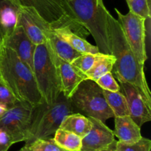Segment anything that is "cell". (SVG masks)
<instances>
[{
  "label": "cell",
  "instance_id": "cell-29",
  "mask_svg": "<svg viewBox=\"0 0 151 151\" xmlns=\"http://www.w3.org/2000/svg\"><path fill=\"white\" fill-rule=\"evenodd\" d=\"M13 144L15 143L10 134H9L6 130L0 128V146L4 147L9 149Z\"/></svg>",
  "mask_w": 151,
  "mask_h": 151
},
{
  "label": "cell",
  "instance_id": "cell-20",
  "mask_svg": "<svg viewBox=\"0 0 151 151\" xmlns=\"http://www.w3.org/2000/svg\"><path fill=\"white\" fill-rule=\"evenodd\" d=\"M55 142L66 151H81L82 138L75 133L58 128L53 136Z\"/></svg>",
  "mask_w": 151,
  "mask_h": 151
},
{
  "label": "cell",
  "instance_id": "cell-30",
  "mask_svg": "<svg viewBox=\"0 0 151 151\" xmlns=\"http://www.w3.org/2000/svg\"><path fill=\"white\" fill-rule=\"evenodd\" d=\"M116 142H117V141L114 140L111 144H109L107 147L102 150L101 151H118L117 149H116Z\"/></svg>",
  "mask_w": 151,
  "mask_h": 151
},
{
  "label": "cell",
  "instance_id": "cell-13",
  "mask_svg": "<svg viewBox=\"0 0 151 151\" xmlns=\"http://www.w3.org/2000/svg\"><path fill=\"white\" fill-rule=\"evenodd\" d=\"M1 43L13 50L18 57L32 70L33 55L36 45L29 40L21 25H18L11 35L1 41Z\"/></svg>",
  "mask_w": 151,
  "mask_h": 151
},
{
  "label": "cell",
  "instance_id": "cell-23",
  "mask_svg": "<svg viewBox=\"0 0 151 151\" xmlns=\"http://www.w3.org/2000/svg\"><path fill=\"white\" fill-rule=\"evenodd\" d=\"M24 147L28 151H66L60 147L53 138L36 139Z\"/></svg>",
  "mask_w": 151,
  "mask_h": 151
},
{
  "label": "cell",
  "instance_id": "cell-27",
  "mask_svg": "<svg viewBox=\"0 0 151 151\" xmlns=\"http://www.w3.org/2000/svg\"><path fill=\"white\" fill-rule=\"evenodd\" d=\"M19 101L0 77V105L8 108Z\"/></svg>",
  "mask_w": 151,
  "mask_h": 151
},
{
  "label": "cell",
  "instance_id": "cell-33",
  "mask_svg": "<svg viewBox=\"0 0 151 151\" xmlns=\"http://www.w3.org/2000/svg\"><path fill=\"white\" fill-rule=\"evenodd\" d=\"M1 39H0V45H1Z\"/></svg>",
  "mask_w": 151,
  "mask_h": 151
},
{
  "label": "cell",
  "instance_id": "cell-2",
  "mask_svg": "<svg viewBox=\"0 0 151 151\" xmlns=\"http://www.w3.org/2000/svg\"><path fill=\"white\" fill-rule=\"evenodd\" d=\"M0 77L19 102L35 107L43 101L32 70L2 43L0 45Z\"/></svg>",
  "mask_w": 151,
  "mask_h": 151
},
{
  "label": "cell",
  "instance_id": "cell-22",
  "mask_svg": "<svg viewBox=\"0 0 151 151\" xmlns=\"http://www.w3.org/2000/svg\"><path fill=\"white\" fill-rule=\"evenodd\" d=\"M103 94L108 105L114 115V117L129 115V110L126 99L120 91L111 92L103 90Z\"/></svg>",
  "mask_w": 151,
  "mask_h": 151
},
{
  "label": "cell",
  "instance_id": "cell-1",
  "mask_svg": "<svg viewBox=\"0 0 151 151\" xmlns=\"http://www.w3.org/2000/svg\"><path fill=\"white\" fill-rule=\"evenodd\" d=\"M111 54L115 58L111 73L119 82H128L135 86L151 103V93L142 65L125 38L120 24L110 13H108Z\"/></svg>",
  "mask_w": 151,
  "mask_h": 151
},
{
  "label": "cell",
  "instance_id": "cell-21",
  "mask_svg": "<svg viewBox=\"0 0 151 151\" xmlns=\"http://www.w3.org/2000/svg\"><path fill=\"white\" fill-rule=\"evenodd\" d=\"M115 63V58L111 54L102 53L92 68L85 73L87 79L97 81L100 77L112 71Z\"/></svg>",
  "mask_w": 151,
  "mask_h": 151
},
{
  "label": "cell",
  "instance_id": "cell-24",
  "mask_svg": "<svg viewBox=\"0 0 151 151\" xmlns=\"http://www.w3.org/2000/svg\"><path fill=\"white\" fill-rule=\"evenodd\" d=\"M116 149L118 151H150L151 141L145 137H142L134 143H125L117 141Z\"/></svg>",
  "mask_w": 151,
  "mask_h": 151
},
{
  "label": "cell",
  "instance_id": "cell-5",
  "mask_svg": "<svg viewBox=\"0 0 151 151\" xmlns=\"http://www.w3.org/2000/svg\"><path fill=\"white\" fill-rule=\"evenodd\" d=\"M32 71L43 100L48 105L55 102L61 93L60 77L55 56L47 42L35 46Z\"/></svg>",
  "mask_w": 151,
  "mask_h": 151
},
{
  "label": "cell",
  "instance_id": "cell-28",
  "mask_svg": "<svg viewBox=\"0 0 151 151\" xmlns=\"http://www.w3.org/2000/svg\"><path fill=\"white\" fill-rule=\"evenodd\" d=\"M95 82L103 90H109L111 92L119 91L120 90L119 84L116 81L111 72L107 73L105 75L102 76L97 81H95Z\"/></svg>",
  "mask_w": 151,
  "mask_h": 151
},
{
  "label": "cell",
  "instance_id": "cell-6",
  "mask_svg": "<svg viewBox=\"0 0 151 151\" xmlns=\"http://www.w3.org/2000/svg\"><path fill=\"white\" fill-rule=\"evenodd\" d=\"M69 100L72 107L81 110L88 117L97 118L103 123L109 118H114L106 102L103 90L93 80H83Z\"/></svg>",
  "mask_w": 151,
  "mask_h": 151
},
{
  "label": "cell",
  "instance_id": "cell-31",
  "mask_svg": "<svg viewBox=\"0 0 151 151\" xmlns=\"http://www.w3.org/2000/svg\"><path fill=\"white\" fill-rule=\"evenodd\" d=\"M8 150V148L0 146V151H7Z\"/></svg>",
  "mask_w": 151,
  "mask_h": 151
},
{
  "label": "cell",
  "instance_id": "cell-7",
  "mask_svg": "<svg viewBox=\"0 0 151 151\" xmlns=\"http://www.w3.org/2000/svg\"><path fill=\"white\" fill-rule=\"evenodd\" d=\"M118 22L120 24L125 38L142 65L147 59L146 49V21L147 19L129 11L126 14L115 8Z\"/></svg>",
  "mask_w": 151,
  "mask_h": 151
},
{
  "label": "cell",
  "instance_id": "cell-19",
  "mask_svg": "<svg viewBox=\"0 0 151 151\" xmlns=\"http://www.w3.org/2000/svg\"><path fill=\"white\" fill-rule=\"evenodd\" d=\"M59 128L70 131L83 138L91 130V121L89 117L86 115L73 113L63 118Z\"/></svg>",
  "mask_w": 151,
  "mask_h": 151
},
{
  "label": "cell",
  "instance_id": "cell-15",
  "mask_svg": "<svg viewBox=\"0 0 151 151\" xmlns=\"http://www.w3.org/2000/svg\"><path fill=\"white\" fill-rule=\"evenodd\" d=\"M22 5L19 0H0V39L10 36L19 23Z\"/></svg>",
  "mask_w": 151,
  "mask_h": 151
},
{
  "label": "cell",
  "instance_id": "cell-25",
  "mask_svg": "<svg viewBox=\"0 0 151 151\" xmlns=\"http://www.w3.org/2000/svg\"><path fill=\"white\" fill-rule=\"evenodd\" d=\"M102 55V53H95V54H92V53H83V54H81L72 63V65L78 68V70L81 71V72L84 73L91 69L93 67V65L95 64L97 59L100 58V56Z\"/></svg>",
  "mask_w": 151,
  "mask_h": 151
},
{
  "label": "cell",
  "instance_id": "cell-16",
  "mask_svg": "<svg viewBox=\"0 0 151 151\" xmlns=\"http://www.w3.org/2000/svg\"><path fill=\"white\" fill-rule=\"evenodd\" d=\"M114 134L119 142L134 143L139 140L142 136L141 127L131 118L130 115L114 117Z\"/></svg>",
  "mask_w": 151,
  "mask_h": 151
},
{
  "label": "cell",
  "instance_id": "cell-14",
  "mask_svg": "<svg viewBox=\"0 0 151 151\" xmlns=\"http://www.w3.org/2000/svg\"><path fill=\"white\" fill-rule=\"evenodd\" d=\"M55 56L60 77L61 93L65 97L69 99L79 84L83 80L87 79V77L72 64L61 60L55 54Z\"/></svg>",
  "mask_w": 151,
  "mask_h": 151
},
{
  "label": "cell",
  "instance_id": "cell-18",
  "mask_svg": "<svg viewBox=\"0 0 151 151\" xmlns=\"http://www.w3.org/2000/svg\"><path fill=\"white\" fill-rule=\"evenodd\" d=\"M53 53L61 60L72 63L81 53L71 47L66 41L58 36L52 30L47 36V41Z\"/></svg>",
  "mask_w": 151,
  "mask_h": 151
},
{
  "label": "cell",
  "instance_id": "cell-17",
  "mask_svg": "<svg viewBox=\"0 0 151 151\" xmlns=\"http://www.w3.org/2000/svg\"><path fill=\"white\" fill-rule=\"evenodd\" d=\"M52 30L58 36L68 43L71 47L81 54L83 53H100L96 46L88 42L85 38L78 35L68 27L52 28Z\"/></svg>",
  "mask_w": 151,
  "mask_h": 151
},
{
  "label": "cell",
  "instance_id": "cell-32",
  "mask_svg": "<svg viewBox=\"0 0 151 151\" xmlns=\"http://www.w3.org/2000/svg\"><path fill=\"white\" fill-rule=\"evenodd\" d=\"M19 151H28V150H27V148L25 147L24 146L23 147H22V148H21V149L19 150Z\"/></svg>",
  "mask_w": 151,
  "mask_h": 151
},
{
  "label": "cell",
  "instance_id": "cell-11",
  "mask_svg": "<svg viewBox=\"0 0 151 151\" xmlns=\"http://www.w3.org/2000/svg\"><path fill=\"white\" fill-rule=\"evenodd\" d=\"M119 91L124 95L128 104L129 115L140 127L151 121V103L133 84L119 82Z\"/></svg>",
  "mask_w": 151,
  "mask_h": 151
},
{
  "label": "cell",
  "instance_id": "cell-8",
  "mask_svg": "<svg viewBox=\"0 0 151 151\" xmlns=\"http://www.w3.org/2000/svg\"><path fill=\"white\" fill-rule=\"evenodd\" d=\"M32 110L33 106L19 101L0 116V128L10 134L14 143L26 140Z\"/></svg>",
  "mask_w": 151,
  "mask_h": 151
},
{
  "label": "cell",
  "instance_id": "cell-10",
  "mask_svg": "<svg viewBox=\"0 0 151 151\" xmlns=\"http://www.w3.org/2000/svg\"><path fill=\"white\" fill-rule=\"evenodd\" d=\"M18 25L22 27L35 45L45 43L47 34L52 29L51 25L43 19L35 9L23 6L21 7Z\"/></svg>",
  "mask_w": 151,
  "mask_h": 151
},
{
  "label": "cell",
  "instance_id": "cell-3",
  "mask_svg": "<svg viewBox=\"0 0 151 151\" xmlns=\"http://www.w3.org/2000/svg\"><path fill=\"white\" fill-rule=\"evenodd\" d=\"M65 12L83 27L94 38L96 47L104 54H111L108 13L103 0H62Z\"/></svg>",
  "mask_w": 151,
  "mask_h": 151
},
{
  "label": "cell",
  "instance_id": "cell-12",
  "mask_svg": "<svg viewBox=\"0 0 151 151\" xmlns=\"http://www.w3.org/2000/svg\"><path fill=\"white\" fill-rule=\"evenodd\" d=\"M91 128L82 138L81 151H101L115 140L113 130L100 120L89 117Z\"/></svg>",
  "mask_w": 151,
  "mask_h": 151
},
{
  "label": "cell",
  "instance_id": "cell-4",
  "mask_svg": "<svg viewBox=\"0 0 151 151\" xmlns=\"http://www.w3.org/2000/svg\"><path fill=\"white\" fill-rule=\"evenodd\" d=\"M74 113L69 99L60 93L55 102L48 105L44 100L33 107L25 145L36 139L52 138L66 115Z\"/></svg>",
  "mask_w": 151,
  "mask_h": 151
},
{
  "label": "cell",
  "instance_id": "cell-26",
  "mask_svg": "<svg viewBox=\"0 0 151 151\" xmlns=\"http://www.w3.org/2000/svg\"><path fill=\"white\" fill-rule=\"evenodd\" d=\"M130 11L146 19H150V2L148 0H125Z\"/></svg>",
  "mask_w": 151,
  "mask_h": 151
},
{
  "label": "cell",
  "instance_id": "cell-9",
  "mask_svg": "<svg viewBox=\"0 0 151 151\" xmlns=\"http://www.w3.org/2000/svg\"><path fill=\"white\" fill-rule=\"evenodd\" d=\"M19 1L23 7L35 9L52 28L68 27L75 33L82 30L83 27L66 13L62 0H19Z\"/></svg>",
  "mask_w": 151,
  "mask_h": 151
}]
</instances>
